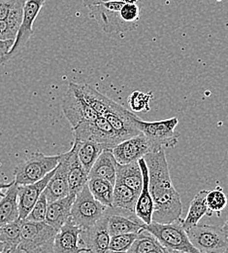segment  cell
Returning <instances> with one entry per match:
<instances>
[{
	"instance_id": "cell-15",
	"label": "cell",
	"mask_w": 228,
	"mask_h": 253,
	"mask_svg": "<svg viewBox=\"0 0 228 253\" xmlns=\"http://www.w3.org/2000/svg\"><path fill=\"white\" fill-rule=\"evenodd\" d=\"M78 91L83 95L86 101L97 111L99 116H105L108 113L128 114L130 111L123 105L115 102L108 96L99 93L95 88L87 84H76Z\"/></svg>"
},
{
	"instance_id": "cell-41",
	"label": "cell",
	"mask_w": 228,
	"mask_h": 253,
	"mask_svg": "<svg viewBox=\"0 0 228 253\" xmlns=\"http://www.w3.org/2000/svg\"><path fill=\"white\" fill-rule=\"evenodd\" d=\"M11 184H12V181H11L10 183H0V198L4 197L5 193H4L3 191L5 189H7Z\"/></svg>"
},
{
	"instance_id": "cell-30",
	"label": "cell",
	"mask_w": 228,
	"mask_h": 253,
	"mask_svg": "<svg viewBox=\"0 0 228 253\" xmlns=\"http://www.w3.org/2000/svg\"><path fill=\"white\" fill-rule=\"evenodd\" d=\"M88 186L96 200L108 209H112L114 184L103 178L92 177L89 178Z\"/></svg>"
},
{
	"instance_id": "cell-10",
	"label": "cell",
	"mask_w": 228,
	"mask_h": 253,
	"mask_svg": "<svg viewBox=\"0 0 228 253\" xmlns=\"http://www.w3.org/2000/svg\"><path fill=\"white\" fill-rule=\"evenodd\" d=\"M74 139L92 140L105 148H114L121 142L114 128L104 116H98L95 121L85 122L73 127Z\"/></svg>"
},
{
	"instance_id": "cell-35",
	"label": "cell",
	"mask_w": 228,
	"mask_h": 253,
	"mask_svg": "<svg viewBox=\"0 0 228 253\" xmlns=\"http://www.w3.org/2000/svg\"><path fill=\"white\" fill-rule=\"evenodd\" d=\"M153 98V93H143L134 91L129 97V104L131 110L135 113L142 111H150V102Z\"/></svg>"
},
{
	"instance_id": "cell-13",
	"label": "cell",
	"mask_w": 228,
	"mask_h": 253,
	"mask_svg": "<svg viewBox=\"0 0 228 253\" xmlns=\"http://www.w3.org/2000/svg\"><path fill=\"white\" fill-rule=\"evenodd\" d=\"M110 240L111 235L108 229V215L106 214L81 234L82 247L86 249L88 253H108Z\"/></svg>"
},
{
	"instance_id": "cell-20",
	"label": "cell",
	"mask_w": 228,
	"mask_h": 253,
	"mask_svg": "<svg viewBox=\"0 0 228 253\" xmlns=\"http://www.w3.org/2000/svg\"><path fill=\"white\" fill-rule=\"evenodd\" d=\"M118 162L115 158L112 149L106 148L99 155L89 172V178L99 177L110 181L115 185L117 179Z\"/></svg>"
},
{
	"instance_id": "cell-11",
	"label": "cell",
	"mask_w": 228,
	"mask_h": 253,
	"mask_svg": "<svg viewBox=\"0 0 228 253\" xmlns=\"http://www.w3.org/2000/svg\"><path fill=\"white\" fill-rule=\"evenodd\" d=\"M125 3L124 0H115L90 6L88 7L90 17L96 20L106 33L130 32V28L121 17V10Z\"/></svg>"
},
{
	"instance_id": "cell-42",
	"label": "cell",
	"mask_w": 228,
	"mask_h": 253,
	"mask_svg": "<svg viewBox=\"0 0 228 253\" xmlns=\"http://www.w3.org/2000/svg\"><path fill=\"white\" fill-rule=\"evenodd\" d=\"M9 253V248L6 245L0 243V253Z\"/></svg>"
},
{
	"instance_id": "cell-33",
	"label": "cell",
	"mask_w": 228,
	"mask_h": 253,
	"mask_svg": "<svg viewBox=\"0 0 228 253\" xmlns=\"http://www.w3.org/2000/svg\"><path fill=\"white\" fill-rule=\"evenodd\" d=\"M206 204L208 208L207 215L211 216L213 213H221L228 206V197L224 189L218 186L215 189L208 190Z\"/></svg>"
},
{
	"instance_id": "cell-6",
	"label": "cell",
	"mask_w": 228,
	"mask_h": 253,
	"mask_svg": "<svg viewBox=\"0 0 228 253\" xmlns=\"http://www.w3.org/2000/svg\"><path fill=\"white\" fill-rule=\"evenodd\" d=\"M107 207L93 196L88 184L75 197L71 209V218L84 230L90 228L106 214Z\"/></svg>"
},
{
	"instance_id": "cell-31",
	"label": "cell",
	"mask_w": 228,
	"mask_h": 253,
	"mask_svg": "<svg viewBox=\"0 0 228 253\" xmlns=\"http://www.w3.org/2000/svg\"><path fill=\"white\" fill-rule=\"evenodd\" d=\"M23 219L0 225V243L9 248V253H16L21 242V226Z\"/></svg>"
},
{
	"instance_id": "cell-8",
	"label": "cell",
	"mask_w": 228,
	"mask_h": 253,
	"mask_svg": "<svg viewBox=\"0 0 228 253\" xmlns=\"http://www.w3.org/2000/svg\"><path fill=\"white\" fill-rule=\"evenodd\" d=\"M62 109L72 128L85 122L95 121L99 116L78 91L74 82L68 84L65 95L62 100Z\"/></svg>"
},
{
	"instance_id": "cell-4",
	"label": "cell",
	"mask_w": 228,
	"mask_h": 253,
	"mask_svg": "<svg viewBox=\"0 0 228 253\" xmlns=\"http://www.w3.org/2000/svg\"><path fill=\"white\" fill-rule=\"evenodd\" d=\"M133 123L152 142L156 150L172 148L178 143L180 134L175 130L179 123L177 117L148 122L137 116Z\"/></svg>"
},
{
	"instance_id": "cell-14",
	"label": "cell",
	"mask_w": 228,
	"mask_h": 253,
	"mask_svg": "<svg viewBox=\"0 0 228 253\" xmlns=\"http://www.w3.org/2000/svg\"><path fill=\"white\" fill-rule=\"evenodd\" d=\"M84 229L72 220L71 216L65 224L57 232L54 241L55 253H88L82 247L81 234Z\"/></svg>"
},
{
	"instance_id": "cell-37",
	"label": "cell",
	"mask_w": 228,
	"mask_h": 253,
	"mask_svg": "<svg viewBox=\"0 0 228 253\" xmlns=\"http://www.w3.org/2000/svg\"><path fill=\"white\" fill-rule=\"evenodd\" d=\"M48 200L46 198L45 193L43 192L36 204L34 205L33 210L27 216L26 220L30 221L41 222L46 220V214H47V209H48Z\"/></svg>"
},
{
	"instance_id": "cell-27",
	"label": "cell",
	"mask_w": 228,
	"mask_h": 253,
	"mask_svg": "<svg viewBox=\"0 0 228 253\" xmlns=\"http://www.w3.org/2000/svg\"><path fill=\"white\" fill-rule=\"evenodd\" d=\"M143 222L134 220L130 217L121 214L108 215V229L111 236L128 234V233H141L144 231Z\"/></svg>"
},
{
	"instance_id": "cell-23",
	"label": "cell",
	"mask_w": 228,
	"mask_h": 253,
	"mask_svg": "<svg viewBox=\"0 0 228 253\" xmlns=\"http://www.w3.org/2000/svg\"><path fill=\"white\" fill-rule=\"evenodd\" d=\"M104 117L111 124L116 134L120 138L121 142L141 133V131L135 126L133 123V120L137 117V115L131 111L130 113L124 114V115L116 114V113H108Z\"/></svg>"
},
{
	"instance_id": "cell-24",
	"label": "cell",
	"mask_w": 228,
	"mask_h": 253,
	"mask_svg": "<svg viewBox=\"0 0 228 253\" xmlns=\"http://www.w3.org/2000/svg\"><path fill=\"white\" fill-rule=\"evenodd\" d=\"M139 193L126 184L116 181L113 194V207L115 210H122L134 213Z\"/></svg>"
},
{
	"instance_id": "cell-17",
	"label": "cell",
	"mask_w": 228,
	"mask_h": 253,
	"mask_svg": "<svg viewBox=\"0 0 228 253\" xmlns=\"http://www.w3.org/2000/svg\"><path fill=\"white\" fill-rule=\"evenodd\" d=\"M55 169L49 172L44 178L40 179L31 184L19 185L18 187V205H19V213L21 219H26L34 205L38 201L40 195L44 192L48 182L53 176Z\"/></svg>"
},
{
	"instance_id": "cell-22",
	"label": "cell",
	"mask_w": 228,
	"mask_h": 253,
	"mask_svg": "<svg viewBox=\"0 0 228 253\" xmlns=\"http://www.w3.org/2000/svg\"><path fill=\"white\" fill-rule=\"evenodd\" d=\"M18 187L15 179L7 188L4 197L0 200V225L15 221L20 218L18 205Z\"/></svg>"
},
{
	"instance_id": "cell-26",
	"label": "cell",
	"mask_w": 228,
	"mask_h": 253,
	"mask_svg": "<svg viewBox=\"0 0 228 253\" xmlns=\"http://www.w3.org/2000/svg\"><path fill=\"white\" fill-rule=\"evenodd\" d=\"M116 181L126 184L140 194L143 185V175L139 163L133 162L126 165L118 164Z\"/></svg>"
},
{
	"instance_id": "cell-25",
	"label": "cell",
	"mask_w": 228,
	"mask_h": 253,
	"mask_svg": "<svg viewBox=\"0 0 228 253\" xmlns=\"http://www.w3.org/2000/svg\"><path fill=\"white\" fill-rule=\"evenodd\" d=\"M73 144L76 147L77 155L85 169L90 172L94 164L104 149L103 145L92 140H77L74 139Z\"/></svg>"
},
{
	"instance_id": "cell-44",
	"label": "cell",
	"mask_w": 228,
	"mask_h": 253,
	"mask_svg": "<svg viewBox=\"0 0 228 253\" xmlns=\"http://www.w3.org/2000/svg\"><path fill=\"white\" fill-rule=\"evenodd\" d=\"M126 3H130V4H134V3H137L138 0H124Z\"/></svg>"
},
{
	"instance_id": "cell-38",
	"label": "cell",
	"mask_w": 228,
	"mask_h": 253,
	"mask_svg": "<svg viewBox=\"0 0 228 253\" xmlns=\"http://www.w3.org/2000/svg\"><path fill=\"white\" fill-rule=\"evenodd\" d=\"M20 25L7 20H0V40H15Z\"/></svg>"
},
{
	"instance_id": "cell-5",
	"label": "cell",
	"mask_w": 228,
	"mask_h": 253,
	"mask_svg": "<svg viewBox=\"0 0 228 253\" xmlns=\"http://www.w3.org/2000/svg\"><path fill=\"white\" fill-rule=\"evenodd\" d=\"M62 158V154L47 156L43 153H33L30 158L20 163L14 171L15 181L18 185H26L39 181L54 170Z\"/></svg>"
},
{
	"instance_id": "cell-19",
	"label": "cell",
	"mask_w": 228,
	"mask_h": 253,
	"mask_svg": "<svg viewBox=\"0 0 228 253\" xmlns=\"http://www.w3.org/2000/svg\"><path fill=\"white\" fill-rule=\"evenodd\" d=\"M76 195L69 194L65 198L48 204L46 220L50 226L59 231L71 216V209Z\"/></svg>"
},
{
	"instance_id": "cell-32",
	"label": "cell",
	"mask_w": 228,
	"mask_h": 253,
	"mask_svg": "<svg viewBox=\"0 0 228 253\" xmlns=\"http://www.w3.org/2000/svg\"><path fill=\"white\" fill-rule=\"evenodd\" d=\"M27 0H0V20L21 25Z\"/></svg>"
},
{
	"instance_id": "cell-9",
	"label": "cell",
	"mask_w": 228,
	"mask_h": 253,
	"mask_svg": "<svg viewBox=\"0 0 228 253\" xmlns=\"http://www.w3.org/2000/svg\"><path fill=\"white\" fill-rule=\"evenodd\" d=\"M46 0H27L24 7L23 19L11 50L0 58V65L18 57L26 48L33 35V24Z\"/></svg>"
},
{
	"instance_id": "cell-7",
	"label": "cell",
	"mask_w": 228,
	"mask_h": 253,
	"mask_svg": "<svg viewBox=\"0 0 228 253\" xmlns=\"http://www.w3.org/2000/svg\"><path fill=\"white\" fill-rule=\"evenodd\" d=\"M186 231L199 253H228V238L222 227L196 224Z\"/></svg>"
},
{
	"instance_id": "cell-29",
	"label": "cell",
	"mask_w": 228,
	"mask_h": 253,
	"mask_svg": "<svg viewBox=\"0 0 228 253\" xmlns=\"http://www.w3.org/2000/svg\"><path fill=\"white\" fill-rule=\"evenodd\" d=\"M129 253H168V251L159 242V240L144 230L138 234L136 240L132 244Z\"/></svg>"
},
{
	"instance_id": "cell-3",
	"label": "cell",
	"mask_w": 228,
	"mask_h": 253,
	"mask_svg": "<svg viewBox=\"0 0 228 253\" xmlns=\"http://www.w3.org/2000/svg\"><path fill=\"white\" fill-rule=\"evenodd\" d=\"M182 221V218L170 223L152 221L144 225V230L154 235L168 253H199L191 243Z\"/></svg>"
},
{
	"instance_id": "cell-2",
	"label": "cell",
	"mask_w": 228,
	"mask_h": 253,
	"mask_svg": "<svg viewBox=\"0 0 228 253\" xmlns=\"http://www.w3.org/2000/svg\"><path fill=\"white\" fill-rule=\"evenodd\" d=\"M57 230L46 221L24 219L21 226V242L16 253H54Z\"/></svg>"
},
{
	"instance_id": "cell-18",
	"label": "cell",
	"mask_w": 228,
	"mask_h": 253,
	"mask_svg": "<svg viewBox=\"0 0 228 253\" xmlns=\"http://www.w3.org/2000/svg\"><path fill=\"white\" fill-rule=\"evenodd\" d=\"M139 166L141 168L142 175H143V185L142 189L140 191L135 210L134 214L140 221L149 224L153 221V213H154V201L150 192L149 182V169L146 163L145 158H141L138 160Z\"/></svg>"
},
{
	"instance_id": "cell-39",
	"label": "cell",
	"mask_w": 228,
	"mask_h": 253,
	"mask_svg": "<svg viewBox=\"0 0 228 253\" xmlns=\"http://www.w3.org/2000/svg\"><path fill=\"white\" fill-rule=\"evenodd\" d=\"M15 40H0V58L6 55L12 48Z\"/></svg>"
},
{
	"instance_id": "cell-43",
	"label": "cell",
	"mask_w": 228,
	"mask_h": 253,
	"mask_svg": "<svg viewBox=\"0 0 228 253\" xmlns=\"http://www.w3.org/2000/svg\"><path fill=\"white\" fill-rule=\"evenodd\" d=\"M222 228H223V231L225 232L226 236L228 238V219L227 221L225 222V224H224V226Z\"/></svg>"
},
{
	"instance_id": "cell-40",
	"label": "cell",
	"mask_w": 228,
	"mask_h": 253,
	"mask_svg": "<svg viewBox=\"0 0 228 253\" xmlns=\"http://www.w3.org/2000/svg\"><path fill=\"white\" fill-rule=\"evenodd\" d=\"M82 1L84 3L85 7H90L93 5H98V4L109 2V1H115V0H82Z\"/></svg>"
},
{
	"instance_id": "cell-1",
	"label": "cell",
	"mask_w": 228,
	"mask_h": 253,
	"mask_svg": "<svg viewBox=\"0 0 228 253\" xmlns=\"http://www.w3.org/2000/svg\"><path fill=\"white\" fill-rule=\"evenodd\" d=\"M144 158L149 169V187L154 201L153 221L170 223L182 218L181 195L172 182L165 149L150 152Z\"/></svg>"
},
{
	"instance_id": "cell-34",
	"label": "cell",
	"mask_w": 228,
	"mask_h": 253,
	"mask_svg": "<svg viewBox=\"0 0 228 253\" xmlns=\"http://www.w3.org/2000/svg\"><path fill=\"white\" fill-rule=\"evenodd\" d=\"M137 233H128L111 236L108 253H128L136 240Z\"/></svg>"
},
{
	"instance_id": "cell-36",
	"label": "cell",
	"mask_w": 228,
	"mask_h": 253,
	"mask_svg": "<svg viewBox=\"0 0 228 253\" xmlns=\"http://www.w3.org/2000/svg\"><path fill=\"white\" fill-rule=\"evenodd\" d=\"M121 17L130 28L131 31L135 30L140 19V7L137 5V3H125L121 10Z\"/></svg>"
},
{
	"instance_id": "cell-28",
	"label": "cell",
	"mask_w": 228,
	"mask_h": 253,
	"mask_svg": "<svg viewBox=\"0 0 228 253\" xmlns=\"http://www.w3.org/2000/svg\"><path fill=\"white\" fill-rule=\"evenodd\" d=\"M207 193H208V190L199 191L195 196L194 200L192 201L188 214L186 218L183 219L182 221L183 226L186 230L198 224V222L200 221V219L203 216L207 215V212H208V208L206 204Z\"/></svg>"
},
{
	"instance_id": "cell-21",
	"label": "cell",
	"mask_w": 228,
	"mask_h": 253,
	"mask_svg": "<svg viewBox=\"0 0 228 253\" xmlns=\"http://www.w3.org/2000/svg\"><path fill=\"white\" fill-rule=\"evenodd\" d=\"M71 154L69 159L68 166V184L69 192L72 195H77L81 190L83 189L89 182V172L85 169L83 165L81 164L78 158L76 147L73 144L71 149Z\"/></svg>"
},
{
	"instance_id": "cell-12",
	"label": "cell",
	"mask_w": 228,
	"mask_h": 253,
	"mask_svg": "<svg viewBox=\"0 0 228 253\" xmlns=\"http://www.w3.org/2000/svg\"><path fill=\"white\" fill-rule=\"evenodd\" d=\"M113 154L117 162L121 165H126L144 158L148 153L157 151L152 142L141 132L130 138H128L114 148H112Z\"/></svg>"
},
{
	"instance_id": "cell-16",
	"label": "cell",
	"mask_w": 228,
	"mask_h": 253,
	"mask_svg": "<svg viewBox=\"0 0 228 253\" xmlns=\"http://www.w3.org/2000/svg\"><path fill=\"white\" fill-rule=\"evenodd\" d=\"M71 151L62 154V158L55 169L53 176L48 182L44 193L48 200V203L65 198L70 194L69 192V184H68V166L70 159Z\"/></svg>"
}]
</instances>
